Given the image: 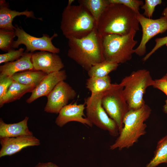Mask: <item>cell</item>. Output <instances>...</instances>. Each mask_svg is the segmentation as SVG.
<instances>
[{"label": "cell", "mask_w": 167, "mask_h": 167, "mask_svg": "<svg viewBox=\"0 0 167 167\" xmlns=\"http://www.w3.org/2000/svg\"><path fill=\"white\" fill-rule=\"evenodd\" d=\"M97 30L102 37L108 34L122 36L132 30H139L136 14L131 9L119 3H109L96 23Z\"/></svg>", "instance_id": "obj_1"}, {"label": "cell", "mask_w": 167, "mask_h": 167, "mask_svg": "<svg viewBox=\"0 0 167 167\" xmlns=\"http://www.w3.org/2000/svg\"><path fill=\"white\" fill-rule=\"evenodd\" d=\"M68 57L87 71L92 66L105 61L102 36L96 28L81 38L68 39Z\"/></svg>", "instance_id": "obj_2"}, {"label": "cell", "mask_w": 167, "mask_h": 167, "mask_svg": "<svg viewBox=\"0 0 167 167\" xmlns=\"http://www.w3.org/2000/svg\"><path fill=\"white\" fill-rule=\"evenodd\" d=\"M151 113V108L146 104L138 109L129 110L123 118V128L114 143L110 146V149L121 150L134 145L146 133L147 126L144 122Z\"/></svg>", "instance_id": "obj_3"}, {"label": "cell", "mask_w": 167, "mask_h": 167, "mask_svg": "<svg viewBox=\"0 0 167 167\" xmlns=\"http://www.w3.org/2000/svg\"><path fill=\"white\" fill-rule=\"evenodd\" d=\"M96 26L95 19L82 5L67 6L64 9L60 29L68 39L86 36L96 28Z\"/></svg>", "instance_id": "obj_4"}, {"label": "cell", "mask_w": 167, "mask_h": 167, "mask_svg": "<svg viewBox=\"0 0 167 167\" xmlns=\"http://www.w3.org/2000/svg\"><path fill=\"white\" fill-rule=\"evenodd\" d=\"M154 81L150 72L145 69L134 71L123 79L119 84L123 87L129 110L138 109L145 104L144 95Z\"/></svg>", "instance_id": "obj_5"}, {"label": "cell", "mask_w": 167, "mask_h": 167, "mask_svg": "<svg viewBox=\"0 0 167 167\" xmlns=\"http://www.w3.org/2000/svg\"><path fill=\"white\" fill-rule=\"evenodd\" d=\"M136 32L133 29L126 35L110 34L102 37L105 60L118 64L130 60L135 53L133 48L138 42L134 39Z\"/></svg>", "instance_id": "obj_6"}, {"label": "cell", "mask_w": 167, "mask_h": 167, "mask_svg": "<svg viewBox=\"0 0 167 167\" xmlns=\"http://www.w3.org/2000/svg\"><path fill=\"white\" fill-rule=\"evenodd\" d=\"M123 90V87L120 84H113L109 89L103 93L101 98L103 108L116 123L119 133L123 126V118L129 110Z\"/></svg>", "instance_id": "obj_7"}, {"label": "cell", "mask_w": 167, "mask_h": 167, "mask_svg": "<svg viewBox=\"0 0 167 167\" xmlns=\"http://www.w3.org/2000/svg\"><path fill=\"white\" fill-rule=\"evenodd\" d=\"M103 93L91 94L87 98L85 103L86 118L93 125L107 131L112 136H117L119 134L118 126L108 115L101 104Z\"/></svg>", "instance_id": "obj_8"}, {"label": "cell", "mask_w": 167, "mask_h": 167, "mask_svg": "<svg viewBox=\"0 0 167 167\" xmlns=\"http://www.w3.org/2000/svg\"><path fill=\"white\" fill-rule=\"evenodd\" d=\"M15 29L16 40L14 41L12 48H18L19 45L23 44L26 47V52H33L36 50L46 51L58 54L60 49L56 47L52 42V40L58 36L54 33L51 37L46 34H43L42 36L37 37L32 36L25 32L21 27L15 25Z\"/></svg>", "instance_id": "obj_9"}, {"label": "cell", "mask_w": 167, "mask_h": 167, "mask_svg": "<svg viewBox=\"0 0 167 167\" xmlns=\"http://www.w3.org/2000/svg\"><path fill=\"white\" fill-rule=\"evenodd\" d=\"M137 19L141 26L142 35L140 42L135 49V53L139 56L145 54L147 42L156 35L167 30V19L164 16L156 19L147 18L140 13Z\"/></svg>", "instance_id": "obj_10"}, {"label": "cell", "mask_w": 167, "mask_h": 167, "mask_svg": "<svg viewBox=\"0 0 167 167\" xmlns=\"http://www.w3.org/2000/svg\"><path fill=\"white\" fill-rule=\"evenodd\" d=\"M75 91L64 81L59 82L47 96V101L45 112L58 114L61 110L68 105V102L76 96Z\"/></svg>", "instance_id": "obj_11"}, {"label": "cell", "mask_w": 167, "mask_h": 167, "mask_svg": "<svg viewBox=\"0 0 167 167\" xmlns=\"http://www.w3.org/2000/svg\"><path fill=\"white\" fill-rule=\"evenodd\" d=\"M31 61L33 70L42 71L47 74L59 71L64 67L59 55L48 51L33 53Z\"/></svg>", "instance_id": "obj_12"}, {"label": "cell", "mask_w": 167, "mask_h": 167, "mask_svg": "<svg viewBox=\"0 0 167 167\" xmlns=\"http://www.w3.org/2000/svg\"><path fill=\"white\" fill-rule=\"evenodd\" d=\"M0 157L11 156L29 146L40 145L39 139L33 135L0 138Z\"/></svg>", "instance_id": "obj_13"}, {"label": "cell", "mask_w": 167, "mask_h": 167, "mask_svg": "<svg viewBox=\"0 0 167 167\" xmlns=\"http://www.w3.org/2000/svg\"><path fill=\"white\" fill-rule=\"evenodd\" d=\"M85 104H77L76 103L68 104L60 111L55 123L60 127L64 126L71 122H76L92 127L93 124L86 118H84Z\"/></svg>", "instance_id": "obj_14"}, {"label": "cell", "mask_w": 167, "mask_h": 167, "mask_svg": "<svg viewBox=\"0 0 167 167\" xmlns=\"http://www.w3.org/2000/svg\"><path fill=\"white\" fill-rule=\"evenodd\" d=\"M67 77L66 71L62 70L47 74L32 91L26 102L30 104L41 97L47 96L59 82L64 81Z\"/></svg>", "instance_id": "obj_15"}, {"label": "cell", "mask_w": 167, "mask_h": 167, "mask_svg": "<svg viewBox=\"0 0 167 167\" xmlns=\"http://www.w3.org/2000/svg\"><path fill=\"white\" fill-rule=\"evenodd\" d=\"M21 15L26 16V18L37 19L42 20L41 18H37L32 11L19 12L12 10L9 8V4L4 0L0 1V28L14 30L15 27L12 24L14 18Z\"/></svg>", "instance_id": "obj_16"}, {"label": "cell", "mask_w": 167, "mask_h": 167, "mask_svg": "<svg viewBox=\"0 0 167 167\" xmlns=\"http://www.w3.org/2000/svg\"><path fill=\"white\" fill-rule=\"evenodd\" d=\"M33 53L25 51L23 56L18 60L0 66V75L11 77L19 72L33 70L31 61Z\"/></svg>", "instance_id": "obj_17"}, {"label": "cell", "mask_w": 167, "mask_h": 167, "mask_svg": "<svg viewBox=\"0 0 167 167\" xmlns=\"http://www.w3.org/2000/svg\"><path fill=\"white\" fill-rule=\"evenodd\" d=\"M28 117L16 123L7 124L0 119V138L13 137L24 135H33L28 126Z\"/></svg>", "instance_id": "obj_18"}, {"label": "cell", "mask_w": 167, "mask_h": 167, "mask_svg": "<svg viewBox=\"0 0 167 167\" xmlns=\"http://www.w3.org/2000/svg\"><path fill=\"white\" fill-rule=\"evenodd\" d=\"M46 75L42 71L32 70L17 73L11 77L14 81L19 83L36 88Z\"/></svg>", "instance_id": "obj_19"}, {"label": "cell", "mask_w": 167, "mask_h": 167, "mask_svg": "<svg viewBox=\"0 0 167 167\" xmlns=\"http://www.w3.org/2000/svg\"><path fill=\"white\" fill-rule=\"evenodd\" d=\"M35 88L34 87L23 85L14 81L2 101L0 102V107L5 104L20 99L26 93L32 92Z\"/></svg>", "instance_id": "obj_20"}, {"label": "cell", "mask_w": 167, "mask_h": 167, "mask_svg": "<svg viewBox=\"0 0 167 167\" xmlns=\"http://www.w3.org/2000/svg\"><path fill=\"white\" fill-rule=\"evenodd\" d=\"M110 77L108 75L103 77H89L86 81V88L91 94L103 93L112 86Z\"/></svg>", "instance_id": "obj_21"}, {"label": "cell", "mask_w": 167, "mask_h": 167, "mask_svg": "<svg viewBox=\"0 0 167 167\" xmlns=\"http://www.w3.org/2000/svg\"><path fill=\"white\" fill-rule=\"evenodd\" d=\"M78 2L88 10L96 23L109 3L108 0H79Z\"/></svg>", "instance_id": "obj_22"}, {"label": "cell", "mask_w": 167, "mask_h": 167, "mask_svg": "<svg viewBox=\"0 0 167 167\" xmlns=\"http://www.w3.org/2000/svg\"><path fill=\"white\" fill-rule=\"evenodd\" d=\"M154 153L146 167H156L162 163L167 164V135L158 141Z\"/></svg>", "instance_id": "obj_23"}, {"label": "cell", "mask_w": 167, "mask_h": 167, "mask_svg": "<svg viewBox=\"0 0 167 167\" xmlns=\"http://www.w3.org/2000/svg\"><path fill=\"white\" fill-rule=\"evenodd\" d=\"M118 66L117 63L105 60L91 67L87 71L88 75L89 77H105L116 70Z\"/></svg>", "instance_id": "obj_24"}, {"label": "cell", "mask_w": 167, "mask_h": 167, "mask_svg": "<svg viewBox=\"0 0 167 167\" xmlns=\"http://www.w3.org/2000/svg\"><path fill=\"white\" fill-rule=\"evenodd\" d=\"M15 36V30L0 28V49L7 52L12 49Z\"/></svg>", "instance_id": "obj_25"}, {"label": "cell", "mask_w": 167, "mask_h": 167, "mask_svg": "<svg viewBox=\"0 0 167 167\" xmlns=\"http://www.w3.org/2000/svg\"><path fill=\"white\" fill-rule=\"evenodd\" d=\"M25 49L20 48L18 50L12 48L6 53L0 54V64L12 62L18 60L24 53Z\"/></svg>", "instance_id": "obj_26"}, {"label": "cell", "mask_w": 167, "mask_h": 167, "mask_svg": "<svg viewBox=\"0 0 167 167\" xmlns=\"http://www.w3.org/2000/svg\"><path fill=\"white\" fill-rule=\"evenodd\" d=\"M109 3L122 4L131 9L136 14L139 13L140 6L143 5V1L140 0H108Z\"/></svg>", "instance_id": "obj_27"}, {"label": "cell", "mask_w": 167, "mask_h": 167, "mask_svg": "<svg viewBox=\"0 0 167 167\" xmlns=\"http://www.w3.org/2000/svg\"><path fill=\"white\" fill-rule=\"evenodd\" d=\"M162 2L161 0H145V3L141 8L144 10L143 15L145 17L151 19L156 7Z\"/></svg>", "instance_id": "obj_28"}, {"label": "cell", "mask_w": 167, "mask_h": 167, "mask_svg": "<svg viewBox=\"0 0 167 167\" xmlns=\"http://www.w3.org/2000/svg\"><path fill=\"white\" fill-rule=\"evenodd\" d=\"M13 81L11 77L0 75V102Z\"/></svg>", "instance_id": "obj_29"}, {"label": "cell", "mask_w": 167, "mask_h": 167, "mask_svg": "<svg viewBox=\"0 0 167 167\" xmlns=\"http://www.w3.org/2000/svg\"><path fill=\"white\" fill-rule=\"evenodd\" d=\"M155 88L158 89L164 93L167 96V80L163 78L154 80L152 86ZM164 112L167 113V99L165 101V104L163 106Z\"/></svg>", "instance_id": "obj_30"}, {"label": "cell", "mask_w": 167, "mask_h": 167, "mask_svg": "<svg viewBox=\"0 0 167 167\" xmlns=\"http://www.w3.org/2000/svg\"><path fill=\"white\" fill-rule=\"evenodd\" d=\"M155 41L156 44L154 47L143 58V61H146L158 49L164 45H167V36L157 38L155 40Z\"/></svg>", "instance_id": "obj_31"}, {"label": "cell", "mask_w": 167, "mask_h": 167, "mask_svg": "<svg viewBox=\"0 0 167 167\" xmlns=\"http://www.w3.org/2000/svg\"><path fill=\"white\" fill-rule=\"evenodd\" d=\"M34 167H59L56 164L51 162L39 163Z\"/></svg>", "instance_id": "obj_32"}, {"label": "cell", "mask_w": 167, "mask_h": 167, "mask_svg": "<svg viewBox=\"0 0 167 167\" xmlns=\"http://www.w3.org/2000/svg\"><path fill=\"white\" fill-rule=\"evenodd\" d=\"M162 15H163V16L164 17L167 19V6L164 10Z\"/></svg>", "instance_id": "obj_33"}, {"label": "cell", "mask_w": 167, "mask_h": 167, "mask_svg": "<svg viewBox=\"0 0 167 167\" xmlns=\"http://www.w3.org/2000/svg\"><path fill=\"white\" fill-rule=\"evenodd\" d=\"M74 0H68L67 6H71L72 5V3L74 1Z\"/></svg>", "instance_id": "obj_34"}, {"label": "cell", "mask_w": 167, "mask_h": 167, "mask_svg": "<svg viewBox=\"0 0 167 167\" xmlns=\"http://www.w3.org/2000/svg\"><path fill=\"white\" fill-rule=\"evenodd\" d=\"M162 78L164 79L167 80V73L164 76H163Z\"/></svg>", "instance_id": "obj_35"}]
</instances>
